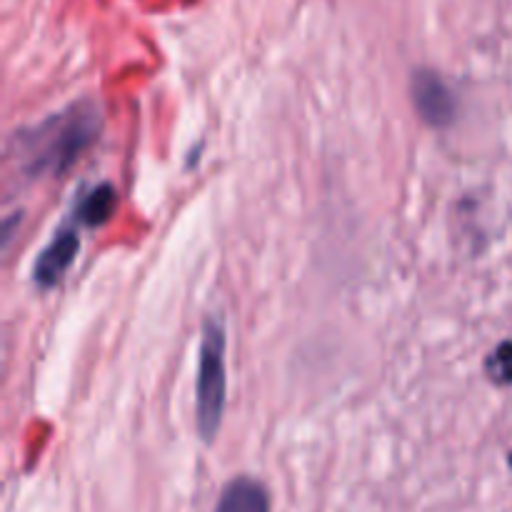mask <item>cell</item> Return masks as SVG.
I'll list each match as a JSON object with an SVG mask.
<instances>
[{
	"label": "cell",
	"instance_id": "6da1fadb",
	"mask_svg": "<svg viewBox=\"0 0 512 512\" xmlns=\"http://www.w3.org/2000/svg\"><path fill=\"white\" fill-rule=\"evenodd\" d=\"M95 130H98L95 113L85 108L50 120L38 130L35 138H30V170L33 173H43V170L63 173L93 140Z\"/></svg>",
	"mask_w": 512,
	"mask_h": 512
},
{
	"label": "cell",
	"instance_id": "7a4b0ae2",
	"mask_svg": "<svg viewBox=\"0 0 512 512\" xmlns=\"http://www.w3.org/2000/svg\"><path fill=\"white\" fill-rule=\"evenodd\" d=\"M225 408V333L215 320L205 325L198 368V428L213 440Z\"/></svg>",
	"mask_w": 512,
	"mask_h": 512
},
{
	"label": "cell",
	"instance_id": "3957f363",
	"mask_svg": "<svg viewBox=\"0 0 512 512\" xmlns=\"http://www.w3.org/2000/svg\"><path fill=\"white\" fill-rule=\"evenodd\" d=\"M413 98L420 115L433 125H448L455 118V98L448 85L433 73H418L413 80Z\"/></svg>",
	"mask_w": 512,
	"mask_h": 512
},
{
	"label": "cell",
	"instance_id": "277c9868",
	"mask_svg": "<svg viewBox=\"0 0 512 512\" xmlns=\"http://www.w3.org/2000/svg\"><path fill=\"white\" fill-rule=\"evenodd\" d=\"M78 233L73 228H63L55 235L53 243L43 250V255L35 263V280L40 285H55L63 278L65 270L73 265L75 255H78Z\"/></svg>",
	"mask_w": 512,
	"mask_h": 512
},
{
	"label": "cell",
	"instance_id": "5b68a950",
	"mask_svg": "<svg viewBox=\"0 0 512 512\" xmlns=\"http://www.w3.org/2000/svg\"><path fill=\"white\" fill-rule=\"evenodd\" d=\"M215 512H270V495L258 480L235 478L220 495Z\"/></svg>",
	"mask_w": 512,
	"mask_h": 512
},
{
	"label": "cell",
	"instance_id": "8992f818",
	"mask_svg": "<svg viewBox=\"0 0 512 512\" xmlns=\"http://www.w3.org/2000/svg\"><path fill=\"white\" fill-rule=\"evenodd\" d=\"M115 210V190L110 185H100L93 193L85 195L78 208V220L83 225H100L113 215Z\"/></svg>",
	"mask_w": 512,
	"mask_h": 512
},
{
	"label": "cell",
	"instance_id": "52a82bcc",
	"mask_svg": "<svg viewBox=\"0 0 512 512\" xmlns=\"http://www.w3.org/2000/svg\"><path fill=\"white\" fill-rule=\"evenodd\" d=\"M495 363H498V370H495V380H503V383H510L512 380V343L503 345L498 353V358H495Z\"/></svg>",
	"mask_w": 512,
	"mask_h": 512
}]
</instances>
